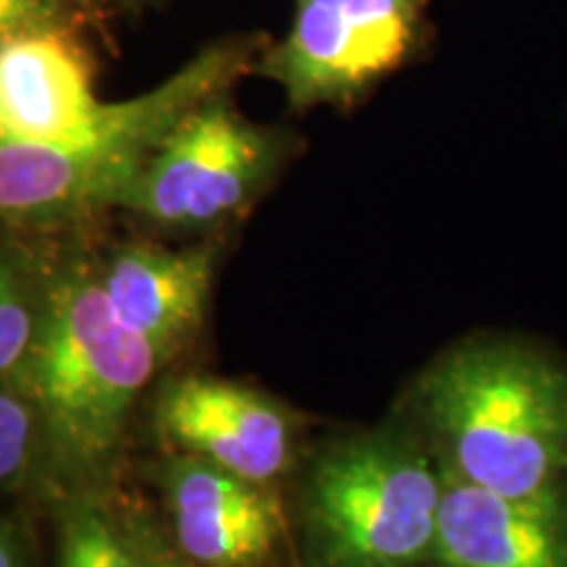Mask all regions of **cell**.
<instances>
[{
	"label": "cell",
	"instance_id": "4",
	"mask_svg": "<svg viewBox=\"0 0 567 567\" xmlns=\"http://www.w3.org/2000/svg\"><path fill=\"white\" fill-rule=\"evenodd\" d=\"M268 45L264 34H234L205 48L124 113L101 137L63 145L0 137V218L32 229L76 226L122 205L145 161L176 122L231 90Z\"/></svg>",
	"mask_w": 567,
	"mask_h": 567
},
{
	"label": "cell",
	"instance_id": "16",
	"mask_svg": "<svg viewBox=\"0 0 567 567\" xmlns=\"http://www.w3.org/2000/svg\"><path fill=\"white\" fill-rule=\"evenodd\" d=\"M0 567H27L24 542L17 526L6 517H0Z\"/></svg>",
	"mask_w": 567,
	"mask_h": 567
},
{
	"label": "cell",
	"instance_id": "9",
	"mask_svg": "<svg viewBox=\"0 0 567 567\" xmlns=\"http://www.w3.org/2000/svg\"><path fill=\"white\" fill-rule=\"evenodd\" d=\"M163 494L174 547L193 567H264L287 530L274 486L203 457L176 452L163 465Z\"/></svg>",
	"mask_w": 567,
	"mask_h": 567
},
{
	"label": "cell",
	"instance_id": "7",
	"mask_svg": "<svg viewBox=\"0 0 567 567\" xmlns=\"http://www.w3.org/2000/svg\"><path fill=\"white\" fill-rule=\"evenodd\" d=\"M155 425L168 444L274 486L300 457V421L258 389L210 375H184L161 394Z\"/></svg>",
	"mask_w": 567,
	"mask_h": 567
},
{
	"label": "cell",
	"instance_id": "12",
	"mask_svg": "<svg viewBox=\"0 0 567 567\" xmlns=\"http://www.w3.org/2000/svg\"><path fill=\"white\" fill-rule=\"evenodd\" d=\"M59 567H193L140 517L97 488L69 496L61 517Z\"/></svg>",
	"mask_w": 567,
	"mask_h": 567
},
{
	"label": "cell",
	"instance_id": "8",
	"mask_svg": "<svg viewBox=\"0 0 567 567\" xmlns=\"http://www.w3.org/2000/svg\"><path fill=\"white\" fill-rule=\"evenodd\" d=\"M122 103L95 95L84 30H48L0 45V137L63 145L101 137Z\"/></svg>",
	"mask_w": 567,
	"mask_h": 567
},
{
	"label": "cell",
	"instance_id": "6",
	"mask_svg": "<svg viewBox=\"0 0 567 567\" xmlns=\"http://www.w3.org/2000/svg\"><path fill=\"white\" fill-rule=\"evenodd\" d=\"M434 0H295L292 30L268 42L252 71L295 111L352 109L434 38Z\"/></svg>",
	"mask_w": 567,
	"mask_h": 567
},
{
	"label": "cell",
	"instance_id": "2",
	"mask_svg": "<svg viewBox=\"0 0 567 567\" xmlns=\"http://www.w3.org/2000/svg\"><path fill=\"white\" fill-rule=\"evenodd\" d=\"M161 360L105 297L82 260L45 292V323L30 396L42 421V455L71 494L97 488L122 452L126 425Z\"/></svg>",
	"mask_w": 567,
	"mask_h": 567
},
{
	"label": "cell",
	"instance_id": "5",
	"mask_svg": "<svg viewBox=\"0 0 567 567\" xmlns=\"http://www.w3.org/2000/svg\"><path fill=\"white\" fill-rule=\"evenodd\" d=\"M292 153V134L250 122L231 90L216 92L163 137L118 208L168 231L221 229L271 189Z\"/></svg>",
	"mask_w": 567,
	"mask_h": 567
},
{
	"label": "cell",
	"instance_id": "11",
	"mask_svg": "<svg viewBox=\"0 0 567 567\" xmlns=\"http://www.w3.org/2000/svg\"><path fill=\"white\" fill-rule=\"evenodd\" d=\"M213 268V245L172 250L132 239L111 247L95 271L116 316L151 342L163 365L193 344L200 331Z\"/></svg>",
	"mask_w": 567,
	"mask_h": 567
},
{
	"label": "cell",
	"instance_id": "17",
	"mask_svg": "<svg viewBox=\"0 0 567 567\" xmlns=\"http://www.w3.org/2000/svg\"><path fill=\"white\" fill-rule=\"evenodd\" d=\"M134 6H145V3H158V0H130Z\"/></svg>",
	"mask_w": 567,
	"mask_h": 567
},
{
	"label": "cell",
	"instance_id": "3",
	"mask_svg": "<svg viewBox=\"0 0 567 567\" xmlns=\"http://www.w3.org/2000/svg\"><path fill=\"white\" fill-rule=\"evenodd\" d=\"M444 473L408 421L329 442L297 488L302 567H431Z\"/></svg>",
	"mask_w": 567,
	"mask_h": 567
},
{
	"label": "cell",
	"instance_id": "10",
	"mask_svg": "<svg viewBox=\"0 0 567 567\" xmlns=\"http://www.w3.org/2000/svg\"><path fill=\"white\" fill-rule=\"evenodd\" d=\"M431 567H567V488L509 496L444 473Z\"/></svg>",
	"mask_w": 567,
	"mask_h": 567
},
{
	"label": "cell",
	"instance_id": "13",
	"mask_svg": "<svg viewBox=\"0 0 567 567\" xmlns=\"http://www.w3.org/2000/svg\"><path fill=\"white\" fill-rule=\"evenodd\" d=\"M45 297L34 302L17 271L0 258V379L30 396V375L38 354ZM32 400V396H30Z\"/></svg>",
	"mask_w": 567,
	"mask_h": 567
},
{
	"label": "cell",
	"instance_id": "15",
	"mask_svg": "<svg viewBox=\"0 0 567 567\" xmlns=\"http://www.w3.org/2000/svg\"><path fill=\"white\" fill-rule=\"evenodd\" d=\"M42 452L38 405L19 389H0V486L24 476Z\"/></svg>",
	"mask_w": 567,
	"mask_h": 567
},
{
	"label": "cell",
	"instance_id": "14",
	"mask_svg": "<svg viewBox=\"0 0 567 567\" xmlns=\"http://www.w3.org/2000/svg\"><path fill=\"white\" fill-rule=\"evenodd\" d=\"M103 24V0H0V45L48 30Z\"/></svg>",
	"mask_w": 567,
	"mask_h": 567
},
{
	"label": "cell",
	"instance_id": "1",
	"mask_svg": "<svg viewBox=\"0 0 567 567\" xmlns=\"http://www.w3.org/2000/svg\"><path fill=\"white\" fill-rule=\"evenodd\" d=\"M408 423L467 484L567 488V363L530 339L484 334L446 350L417 379Z\"/></svg>",
	"mask_w": 567,
	"mask_h": 567
}]
</instances>
